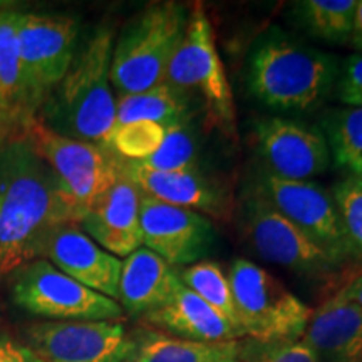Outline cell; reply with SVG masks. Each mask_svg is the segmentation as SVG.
<instances>
[{
  "instance_id": "6da1fadb",
  "label": "cell",
  "mask_w": 362,
  "mask_h": 362,
  "mask_svg": "<svg viewBox=\"0 0 362 362\" xmlns=\"http://www.w3.org/2000/svg\"><path fill=\"white\" fill-rule=\"evenodd\" d=\"M76 223L61 185L24 138L0 149V275L42 259L59 226Z\"/></svg>"
},
{
  "instance_id": "7a4b0ae2",
  "label": "cell",
  "mask_w": 362,
  "mask_h": 362,
  "mask_svg": "<svg viewBox=\"0 0 362 362\" xmlns=\"http://www.w3.org/2000/svg\"><path fill=\"white\" fill-rule=\"evenodd\" d=\"M115 34L99 27L37 112V119L54 133L107 148L116 128L111 61Z\"/></svg>"
},
{
  "instance_id": "3957f363",
  "label": "cell",
  "mask_w": 362,
  "mask_h": 362,
  "mask_svg": "<svg viewBox=\"0 0 362 362\" xmlns=\"http://www.w3.org/2000/svg\"><path fill=\"white\" fill-rule=\"evenodd\" d=\"M339 67L330 54L272 29L253 45L247 86L260 104L275 111L314 110L336 88Z\"/></svg>"
},
{
  "instance_id": "277c9868",
  "label": "cell",
  "mask_w": 362,
  "mask_h": 362,
  "mask_svg": "<svg viewBox=\"0 0 362 362\" xmlns=\"http://www.w3.org/2000/svg\"><path fill=\"white\" fill-rule=\"evenodd\" d=\"M188 12L180 2H155L129 22L112 49L111 83L119 96L165 83L183 39Z\"/></svg>"
},
{
  "instance_id": "5b68a950",
  "label": "cell",
  "mask_w": 362,
  "mask_h": 362,
  "mask_svg": "<svg viewBox=\"0 0 362 362\" xmlns=\"http://www.w3.org/2000/svg\"><path fill=\"white\" fill-rule=\"evenodd\" d=\"M166 84L200 98L208 123L228 138L237 134L233 90L216 47L215 30L205 7L193 4L188 12L183 39L166 71Z\"/></svg>"
},
{
  "instance_id": "8992f818",
  "label": "cell",
  "mask_w": 362,
  "mask_h": 362,
  "mask_svg": "<svg viewBox=\"0 0 362 362\" xmlns=\"http://www.w3.org/2000/svg\"><path fill=\"white\" fill-rule=\"evenodd\" d=\"M24 138L45 161L61 185L76 223L119 178L117 156L99 144L57 134L35 119L27 124Z\"/></svg>"
},
{
  "instance_id": "52a82bcc",
  "label": "cell",
  "mask_w": 362,
  "mask_h": 362,
  "mask_svg": "<svg viewBox=\"0 0 362 362\" xmlns=\"http://www.w3.org/2000/svg\"><path fill=\"white\" fill-rule=\"evenodd\" d=\"M243 336L259 342H288L304 336L312 309L270 272L237 259L228 274Z\"/></svg>"
},
{
  "instance_id": "ba28073f",
  "label": "cell",
  "mask_w": 362,
  "mask_h": 362,
  "mask_svg": "<svg viewBox=\"0 0 362 362\" xmlns=\"http://www.w3.org/2000/svg\"><path fill=\"white\" fill-rule=\"evenodd\" d=\"M11 296L17 307L54 322L119 320L124 315L119 302L90 291L45 259L12 272Z\"/></svg>"
},
{
  "instance_id": "9c48e42d",
  "label": "cell",
  "mask_w": 362,
  "mask_h": 362,
  "mask_svg": "<svg viewBox=\"0 0 362 362\" xmlns=\"http://www.w3.org/2000/svg\"><path fill=\"white\" fill-rule=\"evenodd\" d=\"M79 25L66 16L21 12L19 49L25 90L35 116L76 57Z\"/></svg>"
},
{
  "instance_id": "30bf717a",
  "label": "cell",
  "mask_w": 362,
  "mask_h": 362,
  "mask_svg": "<svg viewBox=\"0 0 362 362\" xmlns=\"http://www.w3.org/2000/svg\"><path fill=\"white\" fill-rule=\"evenodd\" d=\"M243 221L248 240L264 260L314 279L329 277L341 267L285 218L259 185L247 193Z\"/></svg>"
},
{
  "instance_id": "8fae6325",
  "label": "cell",
  "mask_w": 362,
  "mask_h": 362,
  "mask_svg": "<svg viewBox=\"0 0 362 362\" xmlns=\"http://www.w3.org/2000/svg\"><path fill=\"white\" fill-rule=\"evenodd\" d=\"M259 188L285 218L322 248L337 265L354 255L332 194L320 185L285 180L267 171L259 180Z\"/></svg>"
},
{
  "instance_id": "7c38bea8",
  "label": "cell",
  "mask_w": 362,
  "mask_h": 362,
  "mask_svg": "<svg viewBox=\"0 0 362 362\" xmlns=\"http://www.w3.org/2000/svg\"><path fill=\"white\" fill-rule=\"evenodd\" d=\"M27 341L44 362H124L133 347L121 320H47L30 325Z\"/></svg>"
},
{
  "instance_id": "4fadbf2b",
  "label": "cell",
  "mask_w": 362,
  "mask_h": 362,
  "mask_svg": "<svg viewBox=\"0 0 362 362\" xmlns=\"http://www.w3.org/2000/svg\"><path fill=\"white\" fill-rule=\"evenodd\" d=\"M139 221L143 247L176 269L202 262L215 242V228L208 216L144 194L139 203Z\"/></svg>"
},
{
  "instance_id": "5bb4252c",
  "label": "cell",
  "mask_w": 362,
  "mask_h": 362,
  "mask_svg": "<svg viewBox=\"0 0 362 362\" xmlns=\"http://www.w3.org/2000/svg\"><path fill=\"white\" fill-rule=\"evenodd\" d=\"M255 141L269 173L310 181L329 170L330 153L320 129L288 117H265L255 124Z\"/></svg>"
},
{
  "instance_id": "9a60e30c",
  "label": "cell",
  "mask_w": 362,
  "mask_h": 362,
  "mask_svg": "<svg viewBox=\"0 0 362 362\" xmlns=\"http://www.w3.org/2000/svg\"><path fill=\"white\" fill-rule=\"evenodd\" d=\"M42 259L90 291L117 302L121 262L89 237L78 223L59 226L45 245Z\"/></svg>"
},
{
  "instance_id": "2e32d148",
  "label": "cell",
  "mask_w": 362,
  "mask_h": 362,
  "mask_svg": "<svg viewBox=\"0 0 362 362\" xmlns=\"http://www.w3.org/2000/svg\"><path fill=\"white\" fill-rule=\"evenodd\" d=\"M117 168L144 197L173 206L188 208L205 216L221 218L225 215L226 198L223 192L200 170L158 171L121 158H117Z\"/></svg>"
},
{
  "instance_id": "e0dca14e",
  "label": "cell",
  "mask_w": 362,
  "mask_h": 362,
  "mask_svg": "<svg viewBox=\"0 0 362 362\" xmlns=\"http://www.w3.org/2000/svg\"><path fill=\"white\" fill-rule=\"evenodd\" d=\"M139 203V189L119 173L116 183L94 203L79 225L106 252L117 259L128 257L143 247Z\"/></svg>"
},
{
  "instance_id": "ac0fdd59",
  "label": "cell",
  "mask_w": 362,
  "mask_h": 362,
  "mask_svg": "<svg viewBox=\"0 0 362 362\" xmlns=\"http://www.w3.org/2000/svg\"><path fill=\"white\" fill-rule=\"evenodd\" d=\"M302 341L320 362H362V307L337 291L312 310Z\"/></svg>"
},
{
  "instance_id": "d6986e66",
  "label": "cell",
  "mask_w": 362,
  "mask_h": 362,
  "mask_svg": "<svg viewBox=\"0 0 362 362\" xmlns=\"http://www.w3.org/2000/svg\"><path fill=\"white\" fill-rule=\"evenodd\" d=\"M181 287L180 270L141 247L123 262L117 302L124 312L143 319L168 304Z\"/></svg>"
},
{
  "instance_id": "ffe728a7",
  "label": "cell",
  "mask_w": 362,
  "mask_h": 362,
  "mask_svg": "<svg viewBox=\"0 0 362 362\" xmlns=\"http://www.w3.org/2000/svg\"><path fill=\"white\" fill-rule=\"evenodd\" d=\"M141 320L149 329L194 342L220 344L245 339L232 322L185 285L168 304Z\"/></svg>"
},
{
  "instance_id": "44dd1931",
  "label": "cell",
  "mask_w": 362,
  "mask_h": 362,
  "mask_svg": "<svg viewBox=\"0 0 362 362\" xmlns=\"http://www.w3.org/2000/svg\"><path fill=\"white\" fill-rule=\"evenodd\" d=\"M19 16L12 7H0V128L21 138L35 119L25 90L19 49Z\"/></svg>"
},
{
  "instance_id": "7402d4cb",
  "label": "cell",
  "mask_w": 362,
  "mask_h": 362,
  "mask_svg": "<svg viewBox=\"0 0 362 362\" xmlns=\"http://www.w3.org/2000/svg\"><path fill=\"white\" fill-rule=\"evenodd\" d=\"M133 347L124 362H243V339L206 344L187 341L155 329L131 332Z\"/></svg>"
},
{
  "instance_id": "603a6c76",
  "label": "cell",
  "mask_w": 362,
  "mask_h": 362,
  "mask_svg": "<svg viewBox=\"0 0 362 362\" xmlns=\"http://www.w3.org/2000/svg\"><path fill=\"white\" fill-rule=\"evenodd\" d=\"M189 119V98L163 83L143 93L123 94L116 99V126L151 121L165 128Z\"/></svg>"
},
{
  "instance_id": "cb8c5ba5",
  "label": "cell",
  "mask_w": 362,
  "mask_h": 362,
  "mask_svg": "<svg viewBox=\"0 0 362 362\" xmlns=\"http://www.w3.org/2000/svg\"><path fill=\"white\" fill-rule=\"evenodd\" d=\"M324 136L337 168L362 178V107L330 111L324 119Z\"/></svg>"
},
{
  "instance_id": "d4e9b609",
  "label": "cell",
  "mask_w": 362,
  "mask_h": 362,
  "mask_svg": "<svg viewBox=\"0 0 362 362\" xmlns=\"http://www.w3.org/2000/svg\"><path fill=\"white\" fill-rule=\"evenodd\" d=\"M357 0H304L293 7L296 17L314 37L327 42H349Z\"/></svg>"
},
{
  "instance_id": "484cf974",
  "label": "cell",
  "mask_w": 362,
  "mask_h": 362,
  "mask_svg": "<svg viewBox=\"0 0 362 362\" xmlns=\"http://www.w3.org/2000/svg\"><path fill=\"white\" fill-rule=\"evenodd\" d=\"M180 279L185 287L203 298L208 305L214 307L218 314L223 315L242 332L228 275H225L218 265L205 260L197 262L180 270Z\"/></svg>"
},
{
  "instance_id": "4316f807",
  "label": "cell",
  "mask_w": 362,
  "mask_h": 362,
  "mask_svg": "<svg viewBox=\"0 0 362 362\" xmlns=\"http://www.w3.org/2000/svg\"><path fill=\"white\" fill-rule=\"evenodd\" d=\"M165 133V126L151 121L117 124L110 136L107 149L124 161L141 163L160 149Z\"/></svg>"
},
{
  "instance_id": "83f0119b",
  "label": "cell",
  "mask_w": 362,
  "mask_h": 362,
  "mask_svg": "<svg viewBox=\"0 0 362 362\" xmlns=\"http://www.w3.org/2000/svg\"><path fill=\"white\" fill-rule=\"evenodd\" d=\"M139 165L158 171L200 170L198 168V144L189 128V119L168 126L160 149Z\"/></svg>"
},
{
  "instance_id": "f1b7e54d",
  "label": "cell",
  "mask_w": 362,
  "mask_h": 362,
  "mask_svg": "<svg viewBox=\"0 0 362 362\" xmlns=\"http://www.w3.org/2000/svg\"><path fill=\"white\" fill-rule=\"evenodd\" d=\"M332 198L354 255L362 257V178L347 175L332 188Z\"/></svg>"
},
{
  "instance_id": "f546056e",
  "label": "cell",
  "mask_w": 362,
  "mask_h": 362,
  "mask_svg": "<svg viewBox=\"0 0 362 362\" xmlns=\"http://www.w3.org/2000/svg\"><path fill=\"white\" fill-rule=\"evenodd\" d=\"M243 362H320L300 339L288 342H259L243 339Z\"/></svg>"
},
{
  "instance_id": "4dcf8cb0",
  "label": "cell",
  "mask_w": 362,
  "mask_h": 362,
  "mask_svg": "<svg viewBox=\"0 0 362 362\" xmlns=\"http://www.w3.org/2000/svg\"><path fill=\"white\" fill-rule=\"evenodd\" d=\"M337 98L346 107H362V54L347 57L337 76Z\"/></svg>"
},
{
  "instance_id": "1f68e13d",
  "label": "cell",
  "mask_w": 362,
  "mask_h": 362,
  "mask_svg": "<svg viewBox=\"0 0 362 362\" xmlns=\"http://www.w3.org/2000/svg\"><path fill=\"white\" fill-rule=\"evenodd\" d=\"M0 362H44L29 346L0 336Z\"/></svg>"
},
{
  "instance_id": "d6a6232c",
  "label": "cell",
  "mask_w": 362,
  "mask_h": 362,
  "mask_svg": "<svg viewBox=\"0 0 362 362\" xmlns=\"http://www.w3.org/2000/svg\"><path fill=\"white\" fill-rule=\"evenodd\" d=\"M349 42L356 49L357 54H362V0H357L354 24H352V34Z\"/></svg>"
},
{
  "instance_id": "836d02e7",
  "label": "cell",
  "mask_w": 362,
  "mask_h": 362,
  "mask_svg": "<svg viewBox=\"0 0 362 362\" xmlns=\"http://www.w3.org/2000/svg\"><path fill=\"white\" fill-rule=\"evenodd\" d=\"M344 297L347 300L354 302V304L362 307V274L357 275L356 279H352L349 284H346L344 287L339 288Z\"/></svg>"
},
{
  "instance_id": "e575fe53",
  "label": "cell",
  "mask_w": 362,
  "mask_h": 362,
  "mask_svg": "<svg viewBox=\"0 0 362 362\" xmlns=\"http://www.w3.org/2000/svg\"><path fill=\"white\" fill-rule=\"evenodd\" d=\"M12 139H16V138H13V136H12L11 133H8V131L0 128V149L6 146L7 143H11Z\"/></svg>"
}]
</instances>
